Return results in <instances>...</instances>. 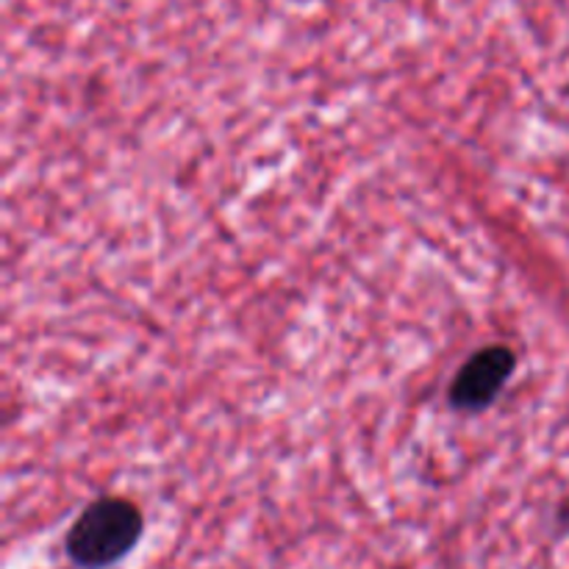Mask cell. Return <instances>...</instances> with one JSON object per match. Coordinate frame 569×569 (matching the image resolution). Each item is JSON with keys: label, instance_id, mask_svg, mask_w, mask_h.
<instances>
[{"label": "cell", "instance_id": "7a4b0ae2", "mask_svg": "<svg viewBox=\"0 0 569 569\" xmlns=\"http://www.w3.org/2000/svg\"><path fill=\"white\" fill-rule=\"evenodd\" d=\"M517 370V353L506 345H489L461 365L450 383V406L459 411H483L498 400Z\"/></svg>", "mask_w": 569, "mask_h": 569}, {"label": "cell", "instance_id": "6da1fadb", "mask_svg": "<svg viewBox=\"0 0 569 569\" xmlns=\"http://www.w3.org/2000/svg\"><path fill=\"white\" fill-rule=\"evenodd\" d=\"M144 515L126 498H98L78 515L64 537V553L76 569H111L137 550Z\"/></svg>", "mask_w": 569, "mask_h": 569}]
</instances>
